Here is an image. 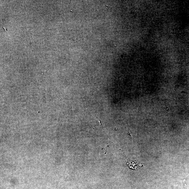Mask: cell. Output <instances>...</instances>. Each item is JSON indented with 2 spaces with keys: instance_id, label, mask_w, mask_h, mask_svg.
Returning <instances> with one entry per match:
<instances>
[{
  "instance_id": "obj_1",
  "label": "cell",
  "mask_w": 189,
  "mask_h": 189,
  "mask_svg": "<svg viewBox=\"0 0 189 189\" xmlns=\"http://www.w3.org/2000/svg\"><path fill=\"white\" fill-rule=\"evenodd\" d=\"M128 160V161L127 163V165L128 167H129L130 169H132V170H137L140 168V167H142L143 166V165L139 164L137 163V161H132Z\"/></svg>"
}]
</instances>
